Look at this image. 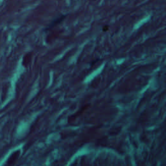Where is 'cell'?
Returning <instances> with one entry per match:
<instances>
[{
	"instance_id": "6da1fadb",
	"label": "cell",
	"mask_w": 166,
	"mask_h": 166,
	"mask_svg": "<svg viewBox=\"0 0 166 166\" xmlns=\"http://www.w3.org/2000/svg\"><path fill=\"white\" fill-rule=\"evenodd\" d=\"M67 14H60L59 16L55 18L48 26L44 28V31H48L49 30L52 29L53 27H56L57 26H59L62 22L64 21V20L66 18Z\"/></svg>"
},
{
	"instance_id": "3957f363",
	"label": "cell",
	"mask_w": 166,
	"mask_h": 166,
	"mask_svg": "<svg viewBox=\"0 0 166 166\" xmlns=\"http://www.w3.org/2000/svg\"><path fill=\"white\" fill-rule=\"evenodd\" d=\"M108 29H109V26H106L105 27H103V31H107Z\"/></svg>"
},
{
	"instance_id": "7a4b0ae2",
	"label": "cell",
	"mask_w": 166,
	"mask_h": 166,
	"mask_svg": "<svg viewBox=\"0 0 166 166\" xmlns=\"http://www.w3.org/2000/svg\"><path fill=\"white\" fill-rule=\"evenodd\" d=\"M99 60V59H97V60H94V61H92V62L91 63H90V66H92L93 65H94L97 62H98Z\"/></svg>"
}]
</instances>
